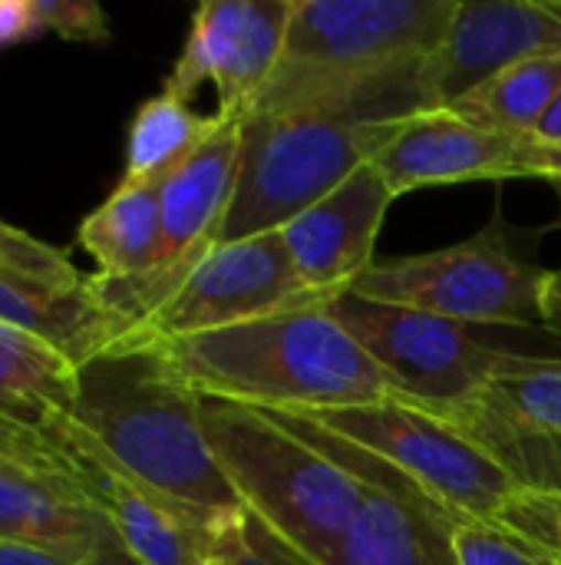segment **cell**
<instances>
[{"mask_svg":"<svg viewBox=\"0 0 561 565\" xmlns=\"http://www.w3.org/2000/svg\"><path fill=\"white\" fill-rule=\"evenodd\" d=\"M460 0H294L284 56L241 116L294 109L387 119L420 109L417 73Z\"/></svg>","mask_w":561,"mask_h":565,"instance_id":"1","label":"cell"},{"mask_svg":"<svg viewBox=\"0 0 561 565\" xmlns=\"http://www.w3.org/2000/svg\"><path fill=\"white\" fill-rule=\"evenodd\" d=\"M69 417L155 493L212 516L245 510L208 444L202 397L179 377L159 338L129 331L83 361Z\"/></svg>","mask_w":561,"mask_h":565,"instance_id":"2","label":"cell"},{"mask_svg":"<svg viewBox=\"0 0 561 565\" xmlns=\"http://www.w3.org/2000/svg\"><path fill=\"white\" fill-rule=\"evenodd\" d=\"M162 344L179 377L205 401L321 414L403 397L331 305L291 308Z\"/></svg>","mask_w":561,"mask_h":565,"instance_id":"3","label":"cell"},{"mask_svg":"<svg viewBox=\"0 0 561 565\" xmlns=\"http://www.w3.org/2000/svg\"><path fill=\"white\" fill-rule=\"evenodd\" d=\"M202 424L238 500L317 563L374 490L261 411L202 397Z\"/></svg>","mask_w":561,"mask_h":565,"instance_id":"4","label":"cell"},{"mask_svg":"<svg viewBox=\"0 0 561 565\" xmlns=\"http://www.w3.org/2000/svg\"><path fill=\"white\" fill-rule=\"evenodd\" d=\"M301 417L387 463L453 530L470 523L516 526L532 500L486 447L407 397Z\"/></svg>","mask_w":561,"mask_h":565,"instance_id":"5","label":"cell"},{"mask_svg":"<svg viewBox=\"0 0 561 565\" xmlns=\"http://www.w3.org/2000/svg\"><path fill=\"white\" fill-rule=\"evenodd\" d=\"M555 225L522 232L503 215L466 242L374 262L357 281L354 295L427 311L460 324H509L542 328V295L549 268L539 265L532 245Z\"/></svg>","mask_w":561,"mask_h":565,"instance_id":"6","label":"cell"},{"mask_svg":"<svg viewBox=\"0 0 561 565\" xmlns=\"http://www.w3.org/2000/svg\"><path fill=\"white\" fill-rule=\"evenodd\" d=\"M374 119L294 109L241 119V162L222 242L284 228L364 166V129Z\"/></svg>","mask_w":561,"mask_h":565,"instance_id":"7","label":"cell"},{"mask_svg":"<svg viewBox=\"0 0 561 565\" xmlns=\"http://www.w3.org/2000/svg\"><path fill=\"white\" fill-rule=\"evenodd\" d=\"M331 311L397 381L400 394L430 411L473 404L493 377L522 358L473 338L460 321L370 301L354 291L331 301Z\"/></svg>","mask_w":561,"mask_h":565,"instance_id":"8","label":"cell"},{"mask_svg":"<svg viewBox=\"0 0 561 565\" xmlns=\"http://www.w3.org/2000/svg\"><path fill=\"white\" fill-rule=\"evenodd\" d=\"M364 162L400 199L417 189L463 182H546L555 169V146L536 136L483 129L453 109H417L367 122Z\"/></svg>","mask_w":561,"mask_h":565,"instance_id":"9","label":"cell"},{"mask_svg":"<svg viewBox=\"0 0 561 565\" xmlns=\"http://www.w3.org/2000/svg\"><path fill=\"white\" fill-rule=\"evenodd\" d=\"M241 162V119H225L215 136L162 182V245L155 265L132 281H99L89 275L96 298L129 328H139L165 305L192 268L222 242L235 199Z\"/></svg>","mask_w":561,"mask_h":565,"instance_id":"10","label":"cell"},{"mask_svg":"<svg viewBox=\"0 0 561 565\" xmlns=\"http://www.w3.org/2000/svg\"><path fill=\"white\" fill-rule=\"evenodd\" d=\"M40 430L66 454L79 490L112 523L136 565H198L238 516H212L155 493L126 473L69 414H53Z\"/></svg>","mask_w":561,"mask_h":565,"instance_id":"11","label":"cell"},{"mask_svg":"<svg viewBox=\"0 0 561 565\" xmlns=\"http://www.w3.org/2000/svg\"><path fill=\"white\" fill-rule=\"evenodd\" d=\"M314 305L324 301H317L298 278L281 232H265L238 242H218L179 291L132 331L159 341H179Z\"/></svg>","mask_w":561,"mask_h":565,"instance_id":"12","label":"cell"},{"mask_svg":"<svg viewBox=\"0 0 561 565\" xmlns=\"http://www.w3.org/2000/svg\"><path fill=\"white\" fill-rule=\"evenodd\" d=\"M294 0H205L162 93L192 103L202 83L218 93V116L241 119L274 76Z\"/></svg>","mask_w":561,"mask_h":565,"instance_id":"13","label":"cell"},{"mask_svg":"<svg viewBox=\"0 0 561 565\" xmlns=\"http://www.w3.org/2000/svg\"><path fill=\"white\" fill-rule=\"evenodd\" d=\"M561 50V17L536 0H460L417 73L420 109H446L506 66Z\"/></svg>","mask_w":561,"mask_h":565,"instance_id":"14","label":"cell"},{"mask_svg":"<svg viewBox=\"0 0 561 565\" xmlns=\"http://www.w3.org/2000/svg\"><path fill=\"white\" fill-rule=\"evenodd\" d=\"M393 199L384 175L364 162L321 202L278 228L298 278L317 301H337L377 262V238Z\"/></svg>","mask_w":561,"mask_h":565,"instance_id":"15","label":"cell"},{"mask_svg":"<svg viewBox=\"0 0 561 565\" xmlns=\"http://www.w3.org/2000/svg\"><path fill=\"white\" fill-rule=\"evenodd\" d=\"M0 540L50 550L73 565H136L79 487L13 467H0Z\"/></svg>","mask_w":561,"mask_h":565,"instance_id":"16","label":"cell"},{"mask_svg":"<svg viewBox=\"0 0 561 565\" xmlns=\"http://www.w3.org/2000/svg\"><path fill=\"white\" fill-rule=\"evenodd\" d=\"M321 565H460L453 526L423 503L370 490Z\"/></svg>","mask_w":561,"mask_h":565,"instance_id":"17","label":"cell"},{"mask_svg":"<svg viewBox=\"0 0 561 565\" xmlns=\"http://www.w3.org/2000/svg\"><path fill=\"white\" fill-rule=\"evenodd\" d=\"M0 321L43 338L76 367L132 331L116 311H109L96 298L89 278L79 291L60 295L0 275Z\"/></svg>","mask_w":561,"mask_h":565,"instance_id":"18","label":"cell"},{"mask_svg":"<svg viewBox=\"0 0 561 565\" xmlns=\"http://www.w3.org/2000/svg\"><path fill=\"white\" fill-rule=\"evenodd\" d=\"M83 252L96 262L99 281L142 278L162 245V185H126L93 209L76 232Z\"/></svg>","mask_w":561,"mask_h":565,"instance_id":"19","label":"cell"},{"mask_svg":"<svg viewBox=\"0 0 561 565\" xmlns=\"http://www.w3.org/2000/svg\"><path fill=\"white\" fill-rule=\"evenodd\" d=\"M76 364L36 334L0 321V417L43 427L69 414Z\"/></svg>","mask_w":561,"mask_h":565,"instance_id":"20","label":"cell"},{"mask_svg":"<svg viewBox=\"0 0 561 565\" xmlns=\"http://www.w3.org/2000/svg\"><path fill=\"white\" fill-rule=\"evenodd\" d=\"M222 126L218 113H195L188 103L172 99L165 93L145 99L126 139V172L119 182L126 185H162L172 172H179Z\"/></svg>","mask_w":561,"mask_h":565,"instance_id":"21","label":"cell"},{"mask_svg":"<svg viewBox=\"0 0 561 565\" xmlns=\"http://www.w3.org/2000/svg\"><path fill=\"white\" fill-rule=\"evenodd\" d=\"M436 414L486 447L532 500L561 507V434L503 417L479 401Z\"/></svg>","mask_w":561,"mask_h":565,"instance_id":"22","label":"cell"},{"mask_svg":"<svg viewBox=\"0 0 561 565\" xmlns=\"http://www.w3.org/2000/svg\"><path fill=\"white\" fill-rule=\"evenodd\" d=\"M561 96V50L559 53H539L529 60H519L506 66L503 73L479 83L473 93L456 99V116L513 136H536L546 113Z\"/></svg>","mask_w":561,"mask_h":565,"instance_id":"23","label":"cell"},{"mask_svg":"<svg viewBox=\"0 0 561 565\" xmlns=\"http://www.w3.org/2000/svg\"><path fill=\"white\" fill-rule=\"evenodd\" d=\"M476 401L519 424L561 434V358L522 354Z\"/></svg>","mask_w":561,"mask_h":565,"instance_id":"24","label":"cell"},{"mask_svg":"<svg viewBox=\"0 0 561 565\" xmlns=\"http://www.w3.org/2000/svg\"><path fill=\"white\" fill-rule=\"evenodd\" d=\"M0 275L30 281L46 291H60V295L79 291L86 285V275L76 271L66 252L7 222H0Z\"/></svg>","mask_w":561,"mask_h":565,"instance_id":"25","label":"cell"},{"mask_svg":"<svg viewBox=\"0 0 561 565\" xmlns=\"http://www.w3.org/2000/svg\"><path fill=\"white\" fill-rule=\"evenodd\" d=\"M453 553L460 565H561V553L532 540L516 526L470 523L453 530Z\"/></svg>","mask_w":561,"mask_h":565,"instance_id":"26","label":"cell"},{"mask_svg":"<svg viewBox=\"0 0 561 565\" xmlns=\"http://www.w3.org/2000/svg\"><path fill=\"white\" fill-rule=\"evenodd\" d=\"M215 550L228 553L238 565H321L314 556L288 543L278 530H271L248 507L228 523Z\"/></svg>","mask_w":561,"mask_h":565,"instance_id":"27","label":"cell"},{"mask_svg":"<svg viewBox=\"0 0 561 565\" xmlns=\"http://www.w3.org/2000/svg\"><path fill=\"white\" fill-rule=\"evenodd\" d=\"M36 13L43 33H56L63 40L103 43L109 40V17L99 3L89 0H36Z\"/></svg>","mask_w":561,"mask_h":565,"instance_id":"28","label":"cell"},{"mask_svg":"<svg viewBox=\"0 0 561 565\" xmlns=\"http://www.w3.org/2000/svg\"><path fill=\"white\" fill-rule=\"evenodd\" d=\"M43 36L36 0H0V46Z\"/></svg>","mask_w":561,"mask_h":565,"instance_id":"29","label":"cell"},{"mask_svg":"<svg viewBox=\"0 0 561 565\" xmlns=\"http://www.w3.org/2000/svg\"><path fill=\"white\" fill-rule=\"evenodd\" d=\"M0 565H73L69 559L40 550V546H26V543H13V540H0Z\"/></svg>","mask_w":561,"mask_h":565,"instance_id":"30","label":"cell"},{"mask_svg":"<svg viewBox=\"0 0 561 565\" xmlns=\"http://www.w3.org/2000/svg\"><path fill=\"white\" fill-rule=\"evenodd\" d=\"M542 328L561 338V268L549 275V285L542 295Z\"/></svg>","mask_w":561,"mask_h":565,"instance_id":"31","label":"cell"},{"mask_svg":"<svg viewBox=\"0 0 561 565\" xmlns=\"http://www.w3.org/2000/svg\"><path fill=\"white\" fill-rule=\"evenodd\" d=\"M536 139L549 142V146H561V96L555 99V106L546 113V119L536 129Z\"/></svg>","mask_w":561,"mask_h":565,"instance_id":"32","label":"cell"},{"mask_svg":"<svg viewBox=\"0 0 561 565\" xmlns=\"http://www.w3.org/2000/svg\"><path fill=\"white\" fill-rule=\"evenodd\" d=\"M546 182H549V185H552V192H555V195H559V202H561V146H555V169H552V175H549V179H546ZM552 225H555V228H559V225H561V218H559V222H552Z\"/></svg>","mask_w":561,"mask_h":565,"instance_id":"33","label":"cell"},{"mask_svg":"<svg viewBox=\"0 0 561 565\" xmlns=\"http://www.w3.org/2000/svg\"><path fill=\"white\" fill-rule=\"evenodd\" d=\"M198 565H238V563H235V559H231L228 553L215 550V553H208V556H205V559H202V563H198Z\"/></svg>","mask_w":561,"mask_h":565,"instance_id":"34","label":"cell"},{"mask_svg":"<svg viewBox=\"0 0 561 565\" xmlns=\"http://www.w3.org/2000/svg\"><path fill=\"white\" fill-rule=\"evenodd\" d=\"M549 510L555 513V523H559V550H561V507H555V503H549Z\"/></svg>","mask_w":561,"mask_h":565,"instance_id":"35","label":"cell"},{"mask_svg":"<svg viewBox=\"0 0 561 565\" xmlns=\"http://www.w3.org/2000/svg\"><path fill=\"white\" fill-rule=\"evenodd\" d=\"M549 7L555 10V17H561V0H549Z\"/></svg>","mask_w":561,"mask_h":565,"instance_id":"36","label":"cell"},{"mask_svg":"<svg viewBox=\"0 0 561 565\" xmlns=\"http://www.w3.org/2000/svg\"><path fill=\"white\" fill-rule=\"evenodd\" d=\"M0 467H7V463H3V460H0ZM13 470H17V467H13Z\"/></svg>","mask_w":561,"mask_h":565,"instance_id":"37","label":"cell"}]
</instances>
